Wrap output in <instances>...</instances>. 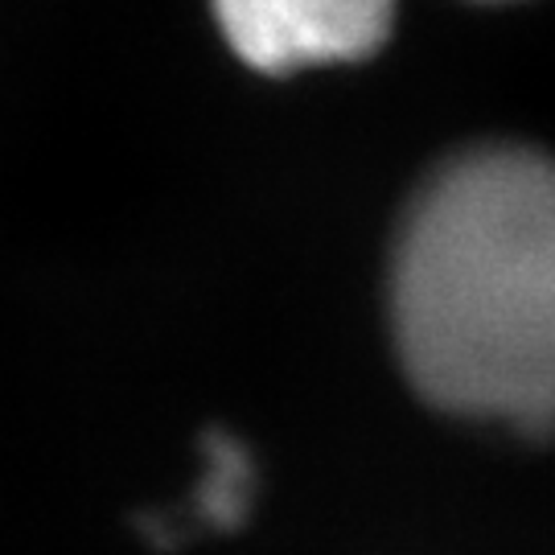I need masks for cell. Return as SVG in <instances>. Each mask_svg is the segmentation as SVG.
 <instances>
[{
    "label": "cell",
    "instance_id": "obj_1",
    "mask_svg": "<svg viewBox=\"0 0 555 555\" xmlns=\"http://www.w3.org/2000/svg\"><path fill=\"white\" fill-rule=\"evenodd\" d=\"M403 375L449 416L555 433V157L477 144L420 185L391 247Z\"/></svg>",
    "mask_w": 555,
    "mask_h": 555
},
{
    "label": "cell",
    "instance_id": "obj_2",
    "mask_svg": "<svg viewBox=\"0 0 555 555\" xmlns=\"http://www.w3.org/2000/svg\"><path fill=\"white\" fill-rule=\"evenodd\" d=\"M238 62L259 75L371 59L396 25V0H210Z\"/></svg>",
    "mask_w": 555,
    "mask_h": 555
},
{
    "label": "cell",
    "instance_id": "obj_3",
    "mask_svg": "<svg viewBox=\"0 0 555 555\" xmlns=\"http://www.w3.org/2000/svg\"><path fill=\"white\" fill-rule=\"evenodd\" d=\"M256 498V461L243 449V440L227 433L206 437L202 453V474L194 481L190 498V518L181 527H198V531H231L238 527Z\"/></svg>",
    "mask_w": 555,
    "mask_h": 555
}]
</instances>
